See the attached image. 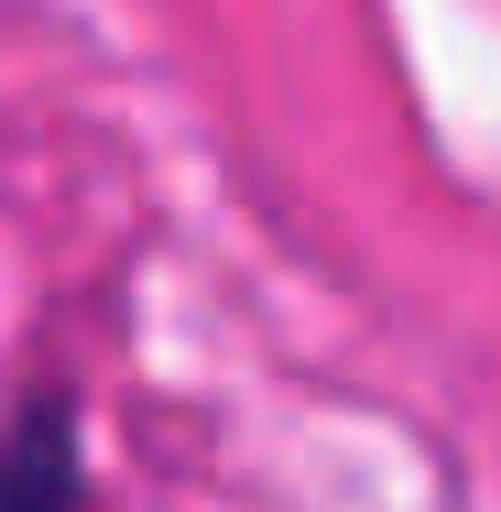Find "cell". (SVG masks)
I'll use <instances>...</instances> for the list:
<instances>
[{"label":"cell","mask_w":501,"mask_h":512,"mask_svg":"<svg viewBox=\"0 0 501 512\" xmlns=\"http://www.w3.org/2000/svg\"><path fill=\"white\" fill-rule=\"evenodd\" d=\"M0 512H77V404L0 425Z\"/></svg>","instance_id":"1"}]
</instances>
